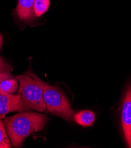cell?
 <instances>
[{"label":"cell","mask_w":131,"mask_h":148,"mask_svg":"<svg viewBox=\"0 0 131 148\" xmlns=\"http://www.w3.org/2000/svg\"><path fill=\"white\" fill-rule=\"evenodd\" d=\"M47 116L37 112H22L5 118L3 122L12 145L20 147L25 139L45 127Z\"/></svg>","instance_id":"6da1fadb"},{"label":"cell","mask_w":131,"mask_h":148,"mask_svg":"<svg viewBox=\"0 0 131 148\" xmlns=\"http://www.w3.org/2000/svg\"><path fill=\"white\" fill-rule=\"evenodd\" d=\"M27 74L41 84L46 109L53 114L59 116L64 120L70 121L74 115V112L71 108L67 97L59 88L43 82L32 72H27Z\"/></svg>","instance_id":"7a4b0ae2"},{"label":"cell","mask_w":131,"mask_h":148,"mask_svg":"<svg viewBox=\"0 0 131 148\" xmlns=\"http://www.w3.org/2000/svg\"><path fill=\"white\" fill-rule=\"evenodd\" d=\"M17 79L20 84L19 94L21 96V105L28 111L32 109L40 112L46 110L41 84L28 75L18 76Z\"/></svg>","instance_id":"3957f363"},{"label":"cell","mask_w":131,"mask_h":148,"mask_svg":"<svg viewBox=\"0 0 131 148\" xmlns=\"http://www.w3.org/2000/svg\"><path fill=\"white\" fill-rule=\"evenodd\" d=\"M122 123L128 146L131 148V84L126 93L122 111Z\"/></svg>","instance_id":"277c9868"},{"label":"cell","mask_w":131,"mask_h":148,"mask_svg":"<svg viewBox=\"0 0 131 148\" xmlns=\"http://www.w3.org/2000/svg\"><path fill=\"white\" fill-rule=\"evenodd\" d=\"M35 0H19L16 11L19 17L24 21L32 19L34 16L33 6Z\"/></svg>","instance_id":"5b68a950"},{"label":"cell","mask_w":131,"mask_h":148,"mask_svg":"<svg viewBox=\"0 0 131 148\" xmlns=\"http://www.w3.org/2000/svg\"><path fill=\"white\" fill-rule=\"evenodd\" d=\"M73 117L78 125L84 127H89L95 122L96 116L93 112L84 110L75 114Z\"/></svg>","instance_id":"8992f818"},{"label":"cell","mask_w":131,"mask_h":148,"mask_svg":"<svg viewBox=\"0 0 131 148\" xmlns=\"http://www.w3.org/2000/svg\"><path fill=\"white\" fill-rule=\"evenodd\" d=\"M18 87L17 79L13 77L3 80L0 84V93L13 95Z\"/></svg>","instance_id":"52a82bcc"},{"label":"cell","mask_w":131,"mask_h":148,"mask_svg":"<svg viewBox=\"0 0 131 148\" xmlns=\"http://www.w3.org/2000/svg\"><path fill=\"white\" fill-rule=\"evenodd\" d=\"M27 111H28V110L21 105L20 101L19 103H13V104L0 105V119H4L9 113Z\"/></svg>","instance_id":"ba28073f"},{"label":"cell","mask_w":131,"mask_h":148,"mask_svg":"<svg viewBox=\"0 0 131 148\" xmlns=\"http://www.w3.org/2000/svg\"><path fill=\"white\" fill-rule=\"evenodd\" d=\"M50 0H35L33 10L34 16L40 17L45 14L50 6Z\"/></svg>","instance_id":"9c48e42d"},{"label":"cell","mask_w":131,"mask_h":148,"mask_svg":"<svg viewBox=\"0 0 131 148\" xmlns=\"http://www.w3.org/2000/svg\"><path fill=\"white\" fill-rule=\"evenodd\" d=\"M12 146L4 123L0 119V148H11Z\"/></svg>","instance_id":"30bf717a"},{"label":"cell","mask_w":131,"mask_h":148,"mask_svg":"<svg viewBox=\"0 0 131 148\" xmlns=\"http://www.w3.org/2000/svg\"><path fill=\"white\" fill-rule=\"evenodd\" d=\"M21 100L20 95H9L0 93V105H9L19 103Z\"/></svg>","instance_id":"8fae6325"},{"label":"cell","mask_w":131,"mask_h":148,"mask_svg":"<svg viewBox=\"0 0 131 148\" xmlns=\"http://www.w3.org/2000/svg\"><path fill=\"white\" fill-rule=\"evenodd\" d=\"M0 71L10 73L12 71L11 66L7 63L4 59L0 56Z\"/></svg>","instance_id":"7c38bea8"},{"label":"cell","mask_w":131,"mask_h":148,"mask_svg":"<svg viewBox=\"0 0 131 148\" xmlns=\"http://www.w3.org/2000/svg\"><path fill=\"white\" fill-rule=\"evenodd\" d=\"M12 77H13L11 75L10 73L0 71V84H1L3 80L7 79H9V78H12Z\"/></svg>","instance_id":"4fadbf2b"},{"label":"cell","mask_w":131,"mask_h":148,"mask_svg":"<svg viewBox=\"0 0 131 148\" xmlns=\"http://www.w3.org/2000/svg\"><path fill=\"white\" fill-rule=\"evenodd\" d=\"M3 43V36L1 35V34L0 33V50H1V49Z\"/></svg>","instance_id":"5bb4252c"}]
</instances>
